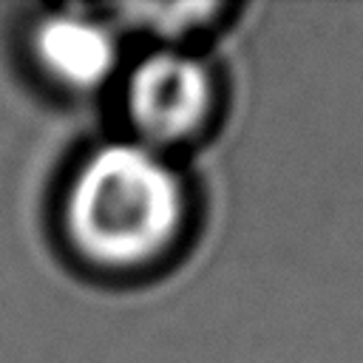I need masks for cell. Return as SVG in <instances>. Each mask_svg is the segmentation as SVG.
<instances>
[{
  "label": "cell",
  "instance_id": "6da1fadb",
  "mask_svg": "<svg viewBox=\"0 0 363 363\" xmlns=\"http://www.w3.org/2000/svg\"><path fill=\"white\" fill-rule=\"evenodd\" d=\"M182 216L179 179L142 145L96 150L65 204L74 247L105 267H139L156 258L179 233Z\"/></svg>",
  "mask_w": 363,
  "mask_h": 363
},
{
  "label": "cell",
  "instance_id": "7a4b0ae2",
  "mask_svg": "<svg viewBox=\"0 0 363 363\" xmlns=\"http://www.w3.org/2000/svg\"><path fill=\"white\" fill-rule=\"evenodd\" d=\"M210 105L213 79L207 68L187 54L159 51L130 77V119L147 142L170 145L187 139L207 119Z\"/></svg>",
  "mask_w": 363,
  "mask_h": 363
},
{
  "label": "cell",
  "instance_id": "3957f363",
  "mask_svg": "<svg viewBox=\"0 0 363 363\" xmlns=\"http://www.w3.org/2000/svg\"><path fill=\"white\" fill-rule=\"evenodd\" d=\"M37 54L62 82L88 88L111 74L116 45L105 23L77 14H57L43 23L37 34Z\"/></svg>",
  "mask_w": 363,
  "mask_h": 363
},
{
  "label": "cell",
  "instance_id": "277c9868",
  "mask_svg": "<svg viewBox=\"0 0 363 363\" xmlns=\"http://www.w3.org/2000/svg\"><path fill=\"white\" fill-rule=\"evenodd\" d=\"M116 14L130 23L133 28H145V31H153L159 37H184L187 31H196L199 26L207 23V17L218 14V6L216 3H153V6H119Z\"/></svg>",
  "mask_w": 363,
  "mask_h": 363
}]
</instances>
